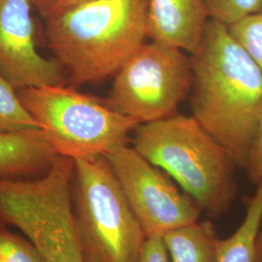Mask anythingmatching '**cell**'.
<instances>
[{"label": "cell", "mask_w": 262, "mask_h": 262, "mask_svg": "<svg viewBox=\"0 0 262 262\" xmlns=\"http://www.w3.org/2000/svg\"><path fill=\"white\" fill-rule=\"evenodd\" d=\"M106 158L147 237H162L199 220L196 202L133 147L122 146Z\"/></svg>", "instance_id": "cell-8"}, {"label": "cell", "mask_w": 262, "mask_h": 262, "mask_svg": "<svg viewBox=\"0 0 262 262\" xmlns=\"http://www.w3.org/2000/svg\"><path fill=\"white\" fill-rule=\"evenodd\" d=\"M192 117L245 168L262 109V70L228 27L210 19L190 56Z\"/></svg>", "instance_id": "cell-1"}, {"label": "cell", "mask_w": 262, "mask_h": 262, "mask_svg": "<svg viewBox=\"0 0 262 262\" xmlns=\"http://www.w3.org/2000/svg\"><path fill=\"white\" fill-rule=\"evenodd\" d=\"M19 98L57 156L106 157L128 145L139 125L107 103L62 84L18 90Z\"/></svg>", "instance_id": "cell-5"}, {"label": "cell", "mask_w": 262, "mask_h": 262, "mask_svg": "<svg viewBox=\"0 0 262 262\" xmlns=\"http://www.w3.org/2000/svg\"><path fill=\"white\" fill-rule=\"evenodd\" d=\"M138 262H171L161 236L147 237Z\"/></svg>", "instance_id": "cell-20"}, {"label": "cell", "mask_w": 262, "mask_h": 262, "mask_svg": "<svg viewBox=\"0 0 262 262\" xmlns=\"http://www.w3.org/2000/svg\"><path fill=\"white\" fill-rule=\"evenodd\" d=\"M249 178L256 186L262 184V109L253 147L245 166Z\"/></svg>", "instance_id": "cell-19"}, {"label": "cell", "mask_w": 262, "mask_h": 262, "mask_svg": "<svg viewBox=\"0 0 262 262\" xmlns=\"http://www.w3.org/2000/svg\"><path fill=\"white\" fill-rule=\"evenodd\" d=\"M191 85V59L185 52L145 42L114 76L106 103L138 124L156 122L176 113Z\"/></svg>", "instance_id": "cell-7"}, {"label": "cell", "mask_w": 262, "mask_h": 262, "mask_svg": "<svg viewBox=\"0 0 262 262\" xmlns=\"http://www.w3.org/2000/svg\"><path fill=\"white\" fill-rule=\"evenodd\" d=\"M262 227V184L247 201L244 220L233 234L220 239L216 262H254L255 244Z\"/></svg>", "instance_id": "cell-13"}, {"label": "cell", "mask_w": 262, "mask_h": 262, "mask_svg": "<svg viewBox=\"0 0 262 262\" xmlns=\"http://www.w3.org/2000/svg\"><path fill=\"white\" fill-rule=\"evenodd\" d=\"M0 262H43L26 237L12 233L0 226Z\"/></svg>", "instance_id": "cell-17"}, {"label": "cell", "mask_w": 262, "mask_h": 262, "mask_svg": "<svg viewBox=\"0 0 262 262\" xmlns=\"http://www.w3.org/2000/svg\"><path fill=\"white\" fill-rule=\"evenodd\" d=\"M205 2L210 19L228 28L262 7V0H205Z\"/></svg>", "instance_id": "cell-16"}, {"label": "cell", "mask_w": 262, "mask_h": 262, "mask_svg": "<svg viewBox=\"0 0 262 262\" xmlns=\"http://www.w3.org/2000/svg\"><path fill=\"white\" fill-rule=\"evenodd\" d=\"M209 20L205 0H149L147 37L192 55Z\"/></svg>", "instance_id": "cell-10"}, {"label": "cell", "mask_w": 262, "mask_h": 262, "mask_svg": "<svg viewBox=\"0 0 262 262\" xmlns=\"http://www.w3.org/2000/svg\"><path fill=\"white\" fill-rule=\"evenodd\" d=\"M254 262H262V227L259 231V234L257 236L256 244H255Z\"/></svg>", "instance_id": "cell-21"}, {"label": "cell", "mask_w": 262, "mask_h": 262, "mask_svg": "<svg viewBox=\"0 0 262 262\" xmlns=\"http://www.w3.org/2000/svg\"><path fill=\"white\" fill-rule=\"evenodd\" d=\"M228 28L262 70V7Z\"/></svg>", "instance_id": "cell-15"}, {"label": "cell", "mask_w": 262, "mask_h": 262, "mask_svg": "<svg viewBox=\"0 0 262 262\" xmlns=\"http://www.w3.org/2000/svg\"><path fill=\"white\" fill-rule=\"evenodd\" d=\"M33 8L44 19H55L93 0H30Z\"/></svg>", "instance_id": "cell-18"}, {"label": "cell", "mask_w": 262, "mask_h": 262, "mask_svg": "<svg viewBox=\"0 0 262 262\" xmlns=\"http://www.w3.org/2000/svg\"><path fill=\"white\" fill-rule=\"evenodd\" d=\"M72 197L86 259L139 261L147 236L106 157L74 160Z\"/></svg>", "instance_id": "cell-6"}, {"label": "cell", "mask_w": 262, "mask_h": 262, "mask_svg": "<svg viewBox=\"0 0 262 262\" xmlns=\"http://www.w3.org/2000/svg\"><path fill=\"white\" fill-rule=\"evenodd\" d=\"M86 262H94V261H92V260H90V259H86Z\"/></svg>", "instance_id": "cell-22"}, {"label": "cell", "mask_w": 262, "mask_h": 262, "mask_svg": "<svg viewBox=\"0 0 262 262\" xmlns=\"http://www.w3.org/2000/svg\"><path fill=\"white\" fill-rule=\"evenodd\" d=\"M132 143L208 214L220 216L232 205L237 194V164L192 116L175 113L139 124Z\"/></svg>", "instance_id": "cell-3"}, {"label": "cell", "mask_w": 262, "mask_h": 262, "mask_svg": "<svg viewBox=\"0 0 262 262\" xmlns=\"http://www.w3.org/2000/svg\"><path fill=\"white\" fill-rule=\"evenodd\" d=\"M74 160L57 156L34 178L0 177V226L16 227L43 262H86L76 222Z\"/></svg>", "instance_id": "cell-4"}, {"label": "cell", "mask_w": 262, "mask_h": 262, "mask_svg": "<svg viewBox=\"0 0 262 262\" xmlns=\"http://www.w3.org/2000/svg\"><path fill=\"white\" fill-rule=\"evenodd\" d=\"M39 125L28 113L14 84L0 72V131L38 130Z\"/></svg>", "instance_id": "cell-14"}, {"label": "cell", "mask_w": 262, "mask_h": 262, "mask_svg": "<svg viewBox=\"0 0 262 262\" xmlns=\"http://www.w3.org/2000/svg\"><path fill=\"white\" fill-rule=\"evenodd\" d=\"M171 262H216L220 239L210 221L195 222L162 236Z\"/></svg>", "instance_id": "cell-12"}, {"label": "cell", "mask_w": 262, "mask_h": 262, "mask_svg": "<svg viewBox=\"0 0 262 262\" xmlns=\"http://www.w3.org/2000/svg\"><path fill=\"white\" fill-rule=\"evenodd\" d=\"M30 0H0V72L16 89L62 84L64 70L39 54Z\"/></svg>", "instance_id": "cell-9"}, {"label": "cell", "mask_w": 262, "mask_h": 262, "mask_svg": "<svg viewBox=\"0 0 262 262\" xmlns=\"http://www.w3.org/2000/svg\"><path fill=\"white\" fill-rule=\"evenodd\" d=\"M149 0H93L45 21L55 59L74 88L114 77L147 38Z\"/></svg>", "instance_id": "cell-2"}, {"label": "cell", "mask_w": 262, "mask_h": 262, "mask_svg": "<svg viewBox=\"0 0 262 262\" xmlns=\"http://www.w3.org/2000/svg\"><path fill=\"white\" fill-rule=\"evenodd\" d=\"M57 155L38 130L0 131V177L34 178L44 174Z\"/></svg>", "instance_id": "cell-11"}]
</instances>
